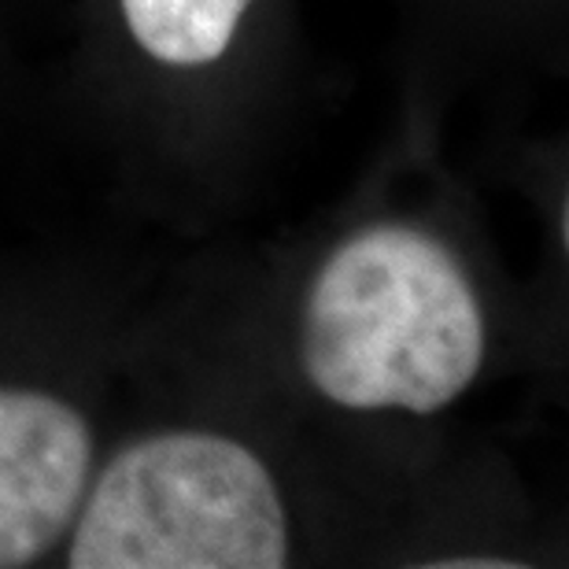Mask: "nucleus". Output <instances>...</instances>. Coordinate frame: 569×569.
I'll use <instances>...</instances> for the list:
<instances>
[{
	"mask_svg": "<svg viewBox=\"0 0 569 569\" xmlns=\"http://www.w3.org/2000/svg\"><path fill=\"white\" fill-rule=\"evenodd\" d=\"M300 356L326 400L432 415L485 362V315L462 263L415 226L348 237L307 292Z\"/></svg>",
	"mask_w": 569,
	"mask_h": 569,
	"instance_id": "1",
	"label": "nucleus"
},
{
	"mask_svg": "<svg viewBox=\"0 0 569 569\" xmlns=\"http://www.w3.org/2000/svg\"><path fill=\"white\" fill-rule=\"evenodd\" d=\"M289 518L259 455L222 432L174 429L127 443L86 488L74 569H281Z\"/></svg>",
	"mask_w": 569,
	"mask_h": 569,
	"instance_id": "2",
	"label": "nucleus"
},
{
	"mask_svg": "<svg viewBox=\"0 0 569 569\" xmlns=\"http://www.w3.org/2000/svg\"><path fill=\"white\" fill-rule=\"evenodd\" d=\"M93 432L60 396L0 389V569L33 566L82 510Z\"/></svg>",
	"mask_w": 569,
	"mask_h": 569,
	"instance_id": "3",
	"label": "nucleus"
},
{
	"mask_svg": "<svg viewBox=\"0 0 569 569\" xmlns=\"http://www.w3.org/2000/svg\"><path fill=\"white\" fill-rule=\"evenodd\" d=\"M133 41L159 63L203 67L230 52L252 0H119Z\"/></svg>",
	"mask_w": 569,
	"mask_h": 569,
	"instance_id": "4",
	"label": "nucleus"
}]
</instances>
